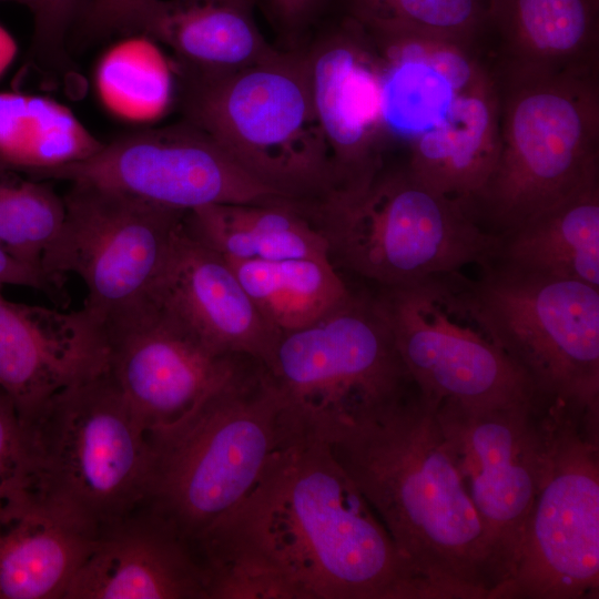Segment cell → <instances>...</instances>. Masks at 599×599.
<instances>
[{
	"label": "cell",
	"mask_w": 599,
	"mask_h": 599,
	"mask_svg": "<svg viewBox=\"0 0 599 599\" xmlns=\"http://www.w3.org/2000/svg\"><path fill=\"white\" fill-rule=\"evenodd\" d=\"M149 434L143 507L199 556L203 539L251 493L271 457L301 437L264 365L250 357L177 422Z\"/></svg>",
	"instance_id": "3957f363"
},
{
	"label": "cell",
	"mask_w": 599,
	"mask_h": 599,
	"mask_svg": "<svg viewBox=\"0 0 599 599\" xmlns=\"http://www.w3.org/2000/svg\"><path fill=\"white\" fill-rule=\"evenodd\" d=\"M264 367L297 434L327 444L417 389L373 295L354 292L281 334Z\"/></svg>",
	"instance_id": "ba28073f"
},
{
	"label": "cell",
	"mask_w": 599,
	"mask_h": 599,
	"mask_svg": "<svg viewBox=\"0 0 599 599\" xmlns=\"http://www.w3.org/2000/svg\"><path fill=\"white\" fill-rule=\"evenodd\" d=\"M40 180L89 183L184 213L212 204L287 200L186 120L103 143L85 160L49 171Z\"/></svg>",
	"instance_id": "5bb4252c"
},
{
	"label": "cell",
	"mask_w": 599,
	"mask_h": 599,
	"mask_svg": "<svg viewBox=\"0 0 599 599\" xmlns=\"http://www.w3.org/2000/svg\"><path fill=\"white\" fill-rule=\"evenodd\" d=\"M22 425L26 467L12 496L94 539L143 506L150 434L104 370Z\"/></svg>",
	"instance_id": "277c9868"
},
{
	"label": "cell",
	"mask_w": 599,
	"mask_h": 599,
	"mask_svg": "<svg viewBox=\"0 0 599 599\" xmlns=\"http://www.w3.org/2000/svg\"><path fill=\"white\" fill-rule=\"evenodd\" d=\"M89 0H37L32 10L34 31L31 55L38 63L60 62L64 35L75 16L82 13Z\"/></svg>",
	"instance_id": "4dcf8cb0"
},
{
	"label": "cell",
	"mask_w": 599,
	"mask_h": 599,
	"mask_svg": "<svg viewBox=\"0 0 599 599\" xmlns=\"http://www.w3.org/2000/svg\"><path fill=\"white\" fill-rule=\"evenodd\" d=\"M224 258L264 321L280 335L314 323L353 293L331 260Z\"/></svg>",
	"instance_id": "4316f807"
},
{
	"label": "cell",
	"mask_w": 599,
	"mask_h": 599,
	"mask_svg": "<svg viewBox=\"0 0 599 599\" xmlns=\"http://www.w3.org/2000/svg\"><path fill=\"white\" fill-rule=\"evenodd\" d=\"M177 75L185 120L255 180L295 202L316 201L332 191L331 158L304 50H276L222 75Z\"/></svg>",
	"instance_id": "52a82bcc"
},
{
	"label": "cell",
	"mask_w": 599,
	"mask_h": 599,
	"mask_svg": "<svg viewBox=\"0 0 599 599\" xmlns=\"http://www.w3.org/2000/svg\"><path fill=\"white\" fill-rule=\"evenodd\" d=\"M373 297L424 395L473 405L540 397L498 346L460 271L378 287Z\"/></svg>",
	"instance_id": "30bf717a"
},
{
	"label": "cell",
	"mask_w": 599,
	"mask_h": 599,
	"mask_svg": "<svg viewBox=\"0 0 599 599\" xmlns=\"http://www.w3.org/2000/svg\"><path fill=\"white\" fill-rule=\"evenodd\" d=\"M0 1H12L23 6H27L31 11L34 9L37 0H0Z\"/></svg>",
	"instance_id": "8d00e7d4"
},
{
	"label": "cell",
	"mask_w": 599,
	"mask_h": 599,
	"mask_svg": "<svg viewBox=\"0 0 599 599\" xmlns=\"http://www.w3.org/2000/svg\"><path fill=\"white\" fill-rule=\"evenodd\" d=\"M65 599H209L195 549L145 507L94 539Z\"/></svg>",
	"instance_id": "d6986e66"
},
{
	"label": "cell",
	"mask_w": 599,
	"mask_h": 599,
	"mask_svg": "<svg viewBox=\"0 0 599 599\" xmlns=\"http://www.w3.org/2000/svg\"><path fill=\"white\" fill-rule=\"evenodd\" d=\"M549 398L473 405L444 400L437 417L481 521L491 593L518 558L547 457Z\"/></svg>",
	"instance_id": "7c38bea8"
},
{
	"label": "cell",
	"mask_w": 599,
	"mask_h": 599,
	"mask_svg": "<svg viewBox=\"0 0 599 599\" xmlns=\"http://www.w3.org/2000/svg\"><path fill=\"white\" fill-rule=\"evenodd\" d=\"M488 31L498 65L599 68V0H488Z\"/></svg>",
	"instance_id": "7402d4cb"
},
{
	"label": "cell",
	"mask_w": 599,
	"mask_h": 599,
	"mask_svg": "<svg viewBox=\"0 0 599 599\" xmlns=\"http://www.w3.org/2000/svg\"><path fill=\"white\" fill-rule=\"evenodd\" d=\"M102 327L104 372L149 433L177 422L245 357L214 353L149 296Z\"/></svg>",
	"instance_id": "9a60e30c"
},
{
	"label": "cell",
	"mask_w": 599,
	"mask_h": 599,
	"mask_svg": "<svg viewBox=\"0 0 599 599\" xmlns=\"http://www.w3.org/2000/svg\"><path fill=\"white\" fill-rule=\"evenodd\" d=\"M187 231L226 258H325L327 244L298 202L212 204L187 212Z\"/></svg>",
	"instance_id": "d4e9b609"
},
{
	"label": "cell",
	"mask_w": 599,
	"mask_h": 599,
	"mask_svg": "<svg viewBox=\"0 0 599 599\" xmlns=\"http://www.w3.org/2000/svg\"><path fill=\"white\" fill-rule=\"evenodd\" d=\"M547 457L515 567L490 599L599 593V406L547 403Z\"/></svg>",
	"instance_id": "9c48e42d"
},
{
	"label": "cell",
	"mask_w": 599,
	"mask_h": 599,
	"mask_svg": "<svg viewBox=\"0 0 599 599\" xmlns=\"http://www.w3.org/2000/svg\"><path fill=\"white\" fill-rule=\"evenodd\" d=\"M104 366L103 327L83 308L64 312L16 303L0 288V388L22 423L57 393Z\"/></svg>",
	"instance_id": "ac0fdd59"
},
{
	"label": "cell",
	"mask_w": 599,
	"mask_h": 599,
	"mask_svg": "<svg viewBox=\"0 0 599 599\" xmlns=\"http://www.w3.org/2000/svg\"><path fill=\"white\" fill-rule=\"evenodd\" d=\"M103 143L60 102L23 92H0V173L39 180L94 154Z\"/></svg>",
	"instance_id": "484cf974"
},
{
	"label": "cell",
	"mask_w": 599,
	"mask_h": 599,
	"mask_svg": "<svg viewBox=\"0 0 599 599\" xmlns=\"http://www.w3.org/2000/svg\"><path fill=\"white\" fill-rule=\"evenodd\" d=\"M491 261L599 288V180L500 237Z\"/></svg>",
	"instance_id": "cb8c5ba5"
},
{
	"label": "cell",
	"mask_w": 599,
	"mask_h": 599,
	"mask_svg": "<svg viewBox=\"0 0 599 599\" xmlns=\"http://www.w3.org/2000/svg\"><path fill=\"white\" fill-rule=\"evenodd\" d=\"M437 405L417 388L342 429L328 445L387 529L424 599H487L484 528Z\"/></svg>",
	"instance_id": "7a4b0ae2"
},
{
	"label": "cell",
	"mask_w": 599,
	"mask_h": 599,
	"mask_svg": "<svg viewBox=\"0 0 599 599\" xmlns=\"http://www.w3.org/2000/svg\"><path fill=\"white\" fill-rule=\"evenodd\" d=\"M374 43L433 38L469 49L485 32L488 0H339Z\"/></svg>",
	"instance_id": "83f0119b"
},
{
	"label": "cell",
	"mask_w": 599,
	"mask_h": 599,
	"mask_svg": "<svg viewBox=\"0 0 599 599\" xmlns=\"http://www.w3.org/2000/svg\"><path fill=\"white\" fill-rule=\"evenodd\" d=\"M6 285L27 286L38 291L55 292L57 283L42 270L13 257L0 246V288Z\"/></svg>",
	"instance_id": "e575fe53"
},
{
	"label": "cell",
	"mask_w": 599,
	"mask_h": 599,
	"mask_svg": "<svg viewBox=\"0 0 599 599\" xmlns=\"http://www.w3.org/2000/svg\"><path fill=\"white\" fill-rule=\"evenodd\" d=\"M63 200V224L41 266L59 284L80 277L81 308L102 325L150 294L186 213L80 182Z\"/></svg>",
	"instance_id": "4fadbf2b"
},
{
	"label": "cell",
	"mask_w": 599,
	"mask_h": 599,
	"mask_svg": "<svg viewBox=\"0 0 599 599\" xmlns=\"http://www.w3.org/2000/svg\"><path fill=\"white\" fill-rule=\"evenodd\" d=\"M599 68L498 65L499 151L467 207L502 237L599 180Z\"/></svg>",
	"instance_id": "5b68a950"
},
{
	"label": "cell",
	"mask_w": 599,
	"mask_h": 599,
	"mask_svg": "<svg viewBox=\"0 0 599 599\" xmlns=\"http://www.w3.org/2000/svg\"><path fill=\"white\" fill-rule=\"evenodd\" d=\"M94 538L19 496L0 502V599H65Z\"/></svg>",
	"instance_id": "603a6c76"
},
{
	"label": "cell",
	"mask_w": 599,
	"mask_h": 599,
	"mask_svg": "<svg viewBox=\"0 0 599 599\" xmlns=\"http://www.w3.org/2000/svg\"><path fill=\"white\" fill-rule=\"evenodd\" d=\"M380 57L385 130L388 136L412 142L446 116L456 91L445 75L422 59L405 54Z\"/></svg>",
	"instance_id": "f1b7e54d"
},
{
	"label": "cell",
	"mask_w": 599,
	"mask_h": 599,
	"mask_svg": "<svg viewBox=\"0 0 599 599\" xmlns=\"http://www.w3.org/2000/svg\"><path fill=\"white\" fill-rule=\"evenodd\" d=\"M499 151V104L486 70L456 92L446 116L410 142L408 169L427 187L465 210L489 179Z\"/></svg>",
	"instance_id": "44dd1931"
},
{
	"label": "cell",
	"mask_w": 599,
	"mask_h": 599,
	"mask_svg": "<svg viewBox=\"0 0 599 599\" xmlns=\"http://www.w3.org/2000/svg\"><path fill=\"white\" fill-rule=\"evenodd\" d=\"M252 7L247 0H152L124 33L139 32L166 45L177 73L222 75L276 52L256 26Z\"/></svg>",
	"instance_id": "ffe728a7"
},
{
	"label": "cell",
	"mask_w": 599,
	"mask_h": 599,
	"mask_svg": "<svg viewBox=\"0 0 599 599\" xmlns=\"http://www.w3.org/2000/svg\"><path fill=\"white\" fill-rule=\"evenodd\" d=\"M148 296L219 355L266 365L280 337L226 260L191 234L184 222Z\"/></svg>",
	"instance_id": "e0dca14e"
},
{
	"label": "cell",
	"mask_w": 599,
	"mask_h": 599,
	"mask_svg": "<svg viewBox=\"0 0 599 599\" xmlns=\"http://www.w3.org/2000/svg\"><path fill=\"white\" fill-rule=\"evenodd\" d=\"M301 207L333 265L378 287L481 266L499 245L459 202L424 185L407 165H382L367 180Z\"/></svg>",
	"instance_id": "8992f818"
},
{
	"label": "cell",
	"mask_w": 599,
	"mask_h": 599,
	"mask_svg": "<svg viewBox=\"0 0 599 599\" xmlns=\"http://www.w3.org/2000/svg\"><path fill=\"white\" fill-rule=\"evenodd\" d=\"M17 50V43L12 35L0 26V77L14 60Z\"/></svg>",
	"instance_id": "d590c367"
},
{
	"label": "cell",
	"mask_w": 599,
	"mask_h": 599,
	"mask_svg": "<svg viewBox=\"0 0 599 599\" xmlns=\"http://www.w3.org/2000/svg\"><path fill=\"white\" fill-rule=\"evenodd\" d=\"M209 599H424L326 441L300 437L203 539Z\"/></svg>",
	"instance_id": "6da1fadb"
},
{
	"label": "cell",
	"mask_w": 599,
	"mask_h": 599,
	"mask_svg": "<svg viewBox=\"0 0 599 599\" xmlns=\"http://www.w3.org/2000/svg\"><path fill=\"white\" fill-rule=\"evenodd\" d=\"M1 176L2 173L0 246L19 261L43 271V255L63 224V196L47 180Z\"/></svg>",
	"instance_id": "f546056e"
},
{
	"label": "cell",
	"mask_w": 599,
	"mask_h": 599,
	"mask_svg": "<svg viewBox=\"0 0 599 599\" xmlns=\"http://www.w3.org/2000/svg\"><path fill=\"white\" fill-rule=\"evenodd\" d=\"M152 0H89L82 14L91 34L124 33L131 19ZM253 4L256 0H247Z\"/></svg>",
	"instance_id": "836d02e7"
},
{
	"label": "cell",
	"mask_w": 599,
	"mask_h": 599,
	"mask_svg": "<svg viewBox=\"0 0 599 599\" xmlns=\"http://www.w3.org/2000/svg\"><path fill=\"white\" fill-rule=\"evenodd\" d=\"M332 1L266 0L274 24L290 43L298 41L316 23Z\"/></svg>",
	"instance_id": "d6a6232c"
},
{
	"label": "cell",
	"mask_w": 599,
	"mask_h": 599,
	"mask_svg": "<svg viewBox=\"0 0 599 599\" xmlns=\"http://www.w3.org/2000/svg\"><path fill=\"white\" fill-rule=\"evenodd\" d=\"M470 278L494 337L540 397L599 406V288L490 261Z\"/></svg>",
	"instance_id": "8fae6325"
},
{
	"label": "cell",
	"mask_w": 599,
	"mask_h": 599,
	"mask_svg": "<svg viewBox=\"0 0 599 599\" xmlns=\"http://www.w3.org/2000/svg\"><path fill=\"white\" fill-rule=\"evenodd\" d=\"M305 51L315 113L325 138L333 189L354 186L382 165L384 61L367 33L342 17Z\"/></svg>",
	"instance_id": "2e32d148"
},
{
	"label": "cell",
	"mask_w": 599,
	"mask_h": 599,
	"mask_svg": "<svg viewBox=\"0 0 599 599\" xmlns=\"http://www.w3.org/2000/svg\"><path fill=\"white\" fill-rule=\"evenodd\" d=\"M24 467V428L12 399L0 388V502L18 491Z\"/></svg>",
	"instance_id": "1f68e13d"
}]
</instances>
